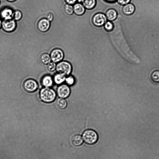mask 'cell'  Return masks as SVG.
Here are the masks:
<instances>
[{
  "mask_svg": "<svg viewBox=\"0 0 159 159\" xmlns=\"http://www.w3.org/2000/svg\"><path fill=\"white\" fill-rule=\"evenodd\" d=\"M114 25L113 30L111 33V38L113 44L122 55L129 61L139 64V58L132 51L127 44L122 33L120 26Z\"/></svg>",
  "mask_w": 159,
  "mask_h": 159,
  "instance_id": "obj_1",
  "label": "cell"
},
{
  "mask_svg": "<svg viewBox=\"0 0 159 159\" xmlns=\"http://www.w3.org/2000/svg\"><path fill=\"white\" fill-rule=\"evenodd\" d=\"M57 94L55 91L50 87H44L42 89L39 93V96L43 102L49 103L54 101Z\"/></svg>",
  "mask_w": 159,
  "mask_h": 159,
  "instance_id": "obj_2",
  "label": "cell"
},
{
  "mask_svg": "<svg viewBox=\"0 0 159 159\" xmlns=\"http://www.w3.org/2000/svg\"><path fill=\"white\" fill-rule=\"evenodd\" d=\"M83 139L84 142L88 144L93 145L95 143L98 139L97 132L92 129L85 130L82 134Z\"/></svg>",
  "mask_w": 159,
  "mask_h": 159,
  "instance_id": "obj_3",
  "label": "cell"
},
{
  "mask_svg": "<svg viewBox=\"0 0 159 159\" xmlns=\"http://www.w3.org/2000/svg\"><path fill=\"white\" fill-rule=\"evenodd\" d=\"M56 70L58 73L66 76H68L71 73L72 67L71 64L66 61H61L58 62L56 66Z\"/></svg>",
  "mask_w": 159,
  "mask_h": 159,
  "instance_id": "obj_4",
  "label": "cell"
},
{
  "mask_svg": "<svg viewBox=\"0 0 159 159\" xmlns=\"http://www.w3.org/2000/svg\"><path fill=\"white\" fill-rule=\"evenodd\" d=\"M37 82L32 79H28L24 81L23 87L25 91L28 93H32L37 90L38 88Z\"/></svg>",
  "mask_w": 159,
  "mask_h": 159,
  "instance_id": "obj_5",
  "label": "cell"
},
{
  "mask_svg": "<svg viewBox=\"0 0 159 159\" xmlns=\"http://www.w3.org/2000/svg\"><path fill=\"white\" fill-rule=\"evenodd\" d=\"M51 61L55 63L62 61L64 57L63 51L61 49L56 48L53 49L50 53Z\"/></svg>",
  "mask_w": 159,
  "mask_h": 159,
  "instance_id": "obj_6",
  "label": "cell"
},
{
  "mask_svg": "<svg viewBox=\"0 0 159 159\" xmlns=\"http://www.w3.org/2000/svg\"><path fill=\"white\" fill-rule=\"evenodd\" d=\"M57 94L60 98H68L70 93V89L67 84H61L57 88Z\"/></svg>",
  "mask_w": 159,
  "mask_h": 159,
  "instance_id": "obj_7",
  "label": "cell"
},
{
  "mask_svg": "<svg viewBox=\"0 0 159 159\" xmlns=\"http://www.w3.org/2000/svg\"><path fill=\"white\" fill-rule=\"evenodd\" d=\"M107 21V18L106 15L101 13L95 14L92 19L93 24L97 27L102 26L104 25Z\"/></svg>",
  "mask_w": 159,
  "mask_h": 159,
  "instance_id": "obj_8",
  "label": "cell"
},
{
  "mask_svg": "<svg viewBox=\"0 0 159 159\" xmlns=\"http://www.w3.org/2000/svg\"><path fill=\"white\" fill-rule=\"evenodd\" d=\"M3 30L5 31L11 32L14 31L16 27V24L13 19H4L2 23Z\"/></svg>",
  "mask_w": 159,
  "mask_h": 159,
  "instance_id": "obj_9",
  "label": "cell"
},
{
  "mask_svg": "<svg viewBox=\"0 0 159 159\" xmlns=\"http://www.w3.org/2000/svg\"><path fill=\"white\" fill-rule=\"evenodd\" d=\"M50 26V22L45 18L40 19L37 24L38 29L39 31L42 32H45L48 31Z\"/></svg>",
  "mask_w": 159,
  "mask_h": 159,
  "instance_id": "obj_10",
  "label": "cell"
},
{
  "mask_svg": "<svg viewBox=\"0 0 159 159\" xmlns=\"http://www.w3.org/2000/svg\"><path fill=\"white\" fill-rule=\"evenodd\" d=\"M53 80L51 76L46 75L43 76L42 78L41 83L44 87H50L53 83Z\"/></svg>",
  "mask_w": 159,
  "mask_h": 159,
  "instance_id": "obj_11",
  "label": "cell"
},
{
  "mask_svg": "<svg viewBox=\"0 0 159 159\" xmlns=\"http://www.w3.org/2000/svg\"><path fill=\"white\" fill-rule=\"evenodd\" d=\"M74 13L78 16L83 15L85 11V8L82 4L78 3H75L73 6Z\"/></svg>",
  "mask_w": 159,
  "mask_h": 159,
  "instance_id": "obj_12",
  "label": "cell"
},
{
  "mask_svg": "<svg viewBox=\"0 0 159 159\" xmlns=\"http://www.w3.org/2000/svg\"><path fill=\"white\" fill-rule=\"evenodd\" d=\"M135 7L133 4L129 3L124 6L122 11L123 13L126 15H130L134 12Z\"/></svg>",
  "mask_w": 159,
  "mask_h": 159,
  "instance_id": "obj_13",
  "label": "cell"
},
{
  "mask_svg": "<svg viewBox=\"0 0 159 159\" xmlns=\"http://www.w3.org/2000/svg\"><path fill=\"white\" fill-rule=\"evenodd\" d=\"M12 10L8 7H6L3 9L1 11V16L4 19L12 18L13 14Z\"/></svg>",
  "mask_w": 159,
  "mask_h": 159,
  "instance_id": "obj_14",
  "label": "cell"
},
{
  "mask_svg": "<svg viewBox=\"0 0 159 159\" xmlns=\"http://www.w3.org/2000/svg\"><path fill=\"white\" fill-rule=\"evenodd\" d=\"M105 15L108 20L112 21L115 20L116 18L117 13L115 9L111 8L106 11Z\"/></svg>",
  "mask_w": 159,
  "mask_h": 159,
  "instance_id": "obj_15",
  "label": "cell"
},
{
  "mask_svg": "<svg viewBox=\"0 0 159 159\" xmlns=\"http://www.w3.org/2000/svg\"><path fill=\"white\" fill-rule=\"evenodd\" d=\"M81 2L85 8L88 10L94 8L96 3V0H81Z\"/></svg>",
  "mask_w": 159,
  "mask_h": 159,
  "instance_id": "obj_16",
  "label": "cell"
},
{
  "mask_svg": "<svg viewBox=\"0 0 159 159\" xmlns=\"http://www.w3.org/2000/svg\"><path fill=\"white\" fill-rule=\"evenodd\" d=\"M66 76L60 73L56 74L54 76V82L57 84H61L65 81Z\"/></svg>",
  "mask_w": 159,
  "mask_h": 159,
  "instance_id": "obj_17",
  "label": "cell"
},
{
  "mask_svg": "<svg viewBox=\"0 0 159 159\" xmlns=\"http://www.w3.org/2000/svg\"><path fill=\"white\" fill-rule=\"evenodd\" d=\"M71 142L73 145L79 146L83 143V140L81 136L78 134L74 135L71 139Z\"/></svg>",
  "mask_w": 159,
  "mask_h": 159,
  "instance_id": "obj_18",
  "label": "cell"
},
{
  "mask_svg": "<svg viewBox=\"0 0 159 159\" xmlns=\"http://www.w3.org/2000/svg\"><path fill=\"white\" fill-rule=\"evenodd\" d=\"M40 60L43 64L47 65L51 61L50 55L47 53L42 54L40 56Z\"/></svg>",
  "mask_w": 159,
  "mask_h": 159,
  "instance_id": "obj_19",
  "label": "cell"
},
{
  "mask_svg": "<svg viewBox=\"0 0 159 159\" xmlns=\"http://www.w3.org/2000/svg\"><path fill=\"white\" fill-rule=\"evenodd\" d=\"M57 107L60 109H64L67 106V102L64 98H59L57 99L56 102Z\"/></svg>",
  "mask_w": 159,
  "mask_h": 159,
  "instance_id": "obj_20",
  "label": "cell"
},
{
  "mask_svg": "<svg viewBox=\"0 0 159 159\" xmlns=\"http://www.w3.org/2000/svg\"><path fill=\"white\" fill-rule=\"evenodd\" d=\"M150 78L153 82L156 83H159V70L153 71L151 74Z\"/></svg>",
  "mask_w": 159,
  "mask_h": 159,
  "instance_id": "obj_21",
  "label": "cell"
},
{
  "mask_svg": "<svg viewBox=\"0 0 159 159\" xmlns=\"http://www.w3.org/2000/svg\"><path fill=\"white\" fill-rule=\"evenodd\" d=\"M64 11L68 15L70 16L74 13L73 6L72 5L67 4H65L64 8Z\"/></svg>",
  "mask_w": 159,
  "mask_h": 159,
  "instance_id": "obj_22",
  "label": "cell"
},
{
  "mask_svg": "<svg viewBox=\"0 0 159 159\" xmlns=\"http://www.w3.org/2000/svg\"><path fill=\"white\" fill-rule=\"evenodd\" d=\"M104 27L107 31L111 32L114 29V25L112 22L109 21L105 23L104 25Z\"/></svg>",
  "mask_w": 159,
  "mask_h": 159,
  "instance_id": "obj_23",
  "label": "cell"
},
{
  "mask_svg": "<svg viewBox=\"0 0 159 159\" xmlns=\"http://www.w3.org/2000/svg\"><path fill=\"white\" fill-rule=\"evenodd\" d=\"M66 84L69 86L73 85L75 82V79L74 77L71 75H69L66 77L65 81Z\"/></svg>",
  "mask_w": 159,
  "mask_h": 159,
  "instance_id": "obj_24",
  "label": "cell"
},
{
  "mask_svg": "<svg viewBox=\"0 0 159 159\" xmlns=\"http://www.w3.org/2000/svg\"><path fill=\"white\" fill-rule=\"evenodd\" d=\"M22 13L19 11H16L14 12L12 15L13 19L16 20H20L21 18Z\"/></svg>",
  "mask_w": 159,
  "mask_h": 159,
  "instance_id": "obj_25",
  "label": "cell"
},
{
  "mask_svg": "<svg viewBox=\"0 0 159 159\" xmlns=\"http://www.w3.org/2000/svg\"><path fill=\"white\" fill-rule=\"evenodd\" d=\"M56 63L53 62H50L47 64V68L48 70L50 72H52L56 70Z\"/></svg>",
  "mask_w": 159,
  "mask_h": 159,
  "instance_id": "obj_26",
  "label": "cell"
},
{
  "mask_svg": "<svg viewBox=\"0 0 159 159\" xmlns=\"http://www.w3.org/2000/svg\"><path fill=\"white\" fill-rule=\"evenodd\" d=\"M54 18L53 14L51 12H49L46 15V18L50 22L53 21Z\"/></svg>",
  "mask_w": 159,
  "mask_h": 159,
  "instance_id": "obj_27",
  "label": "cell"
},
{
  "mask_svg": "<svg viewBox=\"0 0 159 159\" xmlns=\"http://www.w3.org/2000/svg\"><path fill=\"white\" fill-rule=\"evenodd\" d=\"M131 0H117V2L120 5H125L129 3Z\"/></svg>",
  "mask_w": 159,
  "mask_h": 159,
  "instance_id": "obj_28",
  "label": "cell"
},
{
  "mask_svg": "<svg viewBox=\"0 0 159 159\" xmlns=\"http://www.w3.org/2000/svg\"><path fill=\"white\" fill-rule=\"evenodd\" d=\"M66 2L68 4L73 5L75 4L78 0H65Z\"/></svg>",
  "mask_w": 159,
  "mask_h": 159,
  "instance_id": "obj_29",
  "label": "cell"
},
{
  "mask_svg": "<svg viewBox=\"0 0 159 159\" xmlns=\"http://www.w3.org/2000/svg\"><path fill=\"white\" fill-rule=\"evenodd\" d=\"M105 1L109 2V3H112L115 2L117 0H104Z\"/></svg>",
  "mask_w": 159,
  "mask_h": 159,
  "instance_id": "obj_30",
  "label": "cell"
},
{
  "mask_svg": "<svg viewBox=\"0 0 159 159\" xmlns=\"http://www.w3.org/2000/svg\"><path fill=\"white\" fill-rule=\"evenodd\" d=\"M7 0L9 2H12L14 1H16V0Z\"/></svg>",
  "mask_w": 159,
  "mask_h": 159,
  "instance_id": "obj_31",
  "label": "cell"
},
{
  "mask_svg": "<svg viewBox=\"0 0 159 159\" xmlns=\"http://www.w3.org/2000/svg\"><path fill=\"white\" fill-rule=\"evenodd\" d=\"M1 25H2V22H1V20H0V28L1 27Z\"/></svg>",
  "mask_w": 159,
  "mask_h": 159,
  "instance_id": "obj_32",
  "label": "cell"
},
{
  "mask_svg": "<svg viewBox=\"0 0 159 159\" xmlns=\"http://www.w3.org/2000/svg\"><path fill=\"white\" fill-rule=\"evenodd\" d=\"M78 1L79 2H81V0H78Z\"/></svg>",
  "mask_w": 159,
  "mask_h": 159,
  "instance_id": "obj_33",
  "label": "cell"
}]
</instances>
